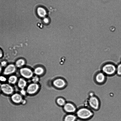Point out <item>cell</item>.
Here are the masks:
<instances>
[{
  "label": "cell",
  "instance_id": "obj_1",
  "mask_svg": "<svg viewBox=\"0 0 121 121\" xmlns=\"http://www.w3.org/2000/svg\"><path fill=\"white\" fill-rule=\"evenodd\" d=\"M76 113L78 118L83 120L89 119L93 115V112L91 110L86 107H82L78 109Z\"/></svg>",
  "mask_w": 121,
  "mask_h": 121
},
{
  "label": "cell",
  "instance_id": "obj_2",
  "mask_svg": "<svg viewBox=\"0 0 121 121\" xmlns=\"http://www.w3.org/2000/svg\"><path fill=\"white\" fill-rule=\"evenodd\" d=\"M0 88L1 92L6 95L10 96L14 93V90L13 85L8 83L0 84Z\"/></svg>",
  "mask_w": 121,
  "mask_h": 121
},
{
  "label": "cell",
  "instance_id": "obj_3",
  "mask_svg": "<svg viewBox=\"0 0 121 121\" xmlns=\"http://www.w3.org/2000/svg\"><path fill=\"white\" fill-rule=\"evenodd\" d=\"M89 108L97 110L100 106V102L98 98L93 95L90 97L87 101Z\"/></svg>",
  "mask_w": 121,
  "mask_h": 121
},
{
  "label": "cell",
  "instance_id": "obj_4",
  "mask_svg": "<svg viewBox=\"0 0 121 121\" xmlns=\"http://www.w3.org/2000/svg\"><path fill=\"white\" fill-rule=\"evenodd\" d=\"M116 70V69L115 66L110 64L105 65L102 68L103 73L107 75H112L115 73Z\"/></svg>",
  "mask_w": 121,
  "mask_h": 121
},
{
  "label": "cell",
  "instance_id": "obj_5",
  "mask_svg": "<svg viewBox=\"0 0 121 121\" xmlns=\"http://www.w3.org/2000/svg\"><path fill=\"white\" fill-rule=\"evenodd\" d=\"M19 73L24 78L29 79L31 78L33 75L32 71L30 69L24 67L20 69Z\"/></svg>",
  "mask_w": 121,
  "mask_h": 121
},
{
  "label": "cell",
  "instance_id": "obj_6",
  "mask_svg": "<svg viewBox=\"0 0 121 121\" xmlns=\"http://www.w3.org/2000/svg\"><path fill=\"white\" fill-rule=\"evenodd\" d=\"M10 99L13 103L16 104H21L23 99L22 96L19 93L17 92H14L11 95Z\"/></svg>",
  "mask_w": 121,
  "mask_h": 121
},
{
  "label": "cell",
  "instance_id": "obj_7",
  "mask_svg": "<svg viewBox=\"0 0 121 121\" xmlns=\"http://www.w3.org/2000/svg\"><path fill=\"white\" fill-rule=\"evenodd\" d=\"M16 66L13 64H9L4 69L3 72V74L5 75H11L15 72L16 70Z\"/></svg>",
  "mask_w": 121,
  "mask_h": 121
},
{
  "label": "cell",
  "instance_id": "obj_8",
  "mask_svg": "<svg viewBox=\"0 0 121 121\" xmlns=\"http://www.w3.org/2000/svg\"><path fill=\"white\" fill-rule=\"evenodd\" d=\"M39 88V86L36 83H33L30 84L27 86L26 91L29 94H32L35 93Z\"/></svg>",
  "mask_w": 121,
  "mask_h": 121
},
{
  "label": "cell",
  "instance_id": "obj_9",
  "mask_svg": "<svg viewBox=\"0 0 121 121\" xmlns=\"http://www.w3.org/2000/svg\"><path fill=\"white\" fill-rule=\"evenodd\" d=\"M103 73L99 72L95 77V80L96 82L99 84L103 83L105 81L106 76Z\"/></svg>",
  "mask_w": 121,
  "mask_h": 121
},
{
  "label": "cell",
  "instance_id": "obj_10",
  "mask_svg": "<svg viewBox=\"0 0 121 121\" xmlns=\"http://www.w3.org/2000/svg\"><path fill=\"white\" fill-rule=\"evenodd\" d=\"M64 108L66 112L69 113L75 112L77 110L75 106L73 104L69 103L64 105Z\"/></svg>",
  "mask_w": 121,
  "mask_h": 121
},
{
  "label": "cell",
  "instance_id": "obj_11",
  "mask_svg": "<svg viewBox=\"0 0 121 121\" xmlns=\"http://www.w3.org/2000/svg\"><path fill=\"white\" fill-rule=\"evenodd\" d=\"M17 86L20 89H24L27 85V82L24 78H18L17 83Z\"/></svg>",
  "mask_w": 121,
  "mask_h": 121
},
{
  "label": "cell",
  "instance_id": "obj_12",
  "mask_svg": "<svg viewBox=\"0 0 121 121\" xmlns=\"http://www.w3.org/2000/svg\"><path fill=\"white\" fill-rule=\"evenodd\" d=\"M18 79L16 76L11 75L7 78V82L8 83L13 85L17 83Z\"/></svg>",
  "mask_w": 121,
  "mask_h": 121
},
{
  "label": "cell",
  "instance_id": "obj_13",
  "mask_svg": "<svg viewBox=\"0 0 121 121\" xmlns=\"http://www.w3.org/2000/svg\"><path fill=\"white\" fill-rule=\"evenodd\" d=\"M54 85L58 88H62L63 87L65 84L64 81L63 79L59 78L55 80L53 82Z\"/></svg>",
  "mask_w": 121,
  "mask_h": 121
},
{
  "label": "cell",
  "instance_id": "obj_14",
  "mask_svg": "<svg viewBox=\"0 0 121 121\" xmlns=\"http://www.w3.org/2000/svg\"><path fill=\"white\" fill-rule=\"evenodd\" d=\"M77 118L76 115L70 114L67 115L65 117L64 121H76Z\"/></svg>",
  "mask_w": 121,
  "mask_h": 121
},
{
  "label": "cell",
  "instance_id": "obj_15",
  "mask_svg": "<svg viewBox=\"0 0 121 121\" xmlns=\"http://www.w3.org/2000/svg\"><path fill=\"white\" fill-rule=\"evenodd\" d=\"M25 64V60L22 59L18 60L16 62L15 66L17 67H20L23 66Z\"/></svg>",
  "mask_w": 121,
  "mask_h": 121
},
{
  "label": "cell",
  "instance_id": "obj_16",
  "mask_svg": "<svg viewBox=\"0 0 121 121\" xmlns=\"http://www.w3.org/2000/svg\"><path fill=\"white\" fill-rule=\"evenodd\" d=\"M44 69L41 67H38L36 68L34 71L35 73L38 75H40L43 73Z\"/></svg>",
  "mask_w": 121,
  "mask_h": 121
},
{
  "label": "cell",
  "instance_id": "obj_17",
  "mask_svg": "<svg viewBox=\"0 0 121 121\" xmlns=\"http://www.w3.org/2000/svg\"><path fill=\"white\" fill-rule=\"evenodd\" d=\"M57 102L60 105H63L65 104V102L64 100L61 98H59L57 100Z\"/></svg>",
  "mask_w": 121,
  "mask_h": 121
},
{
  "label": "cell",
  "instance_id": "obj_18",
  "mask_svg": "<svg viewBox=\"0 0 121 121\" xmlns=\"http://www.w3.org/2000/svg\"><path fill=\"white\" fill-rule=\"evenodd\" d=\"M7 78L4 75L0 76V82L2 83H5L7 81Z\"/></svg>",
  "mask_w": 121,
  "mask_h": 121
},
{
  "label": "cell",
  "instance_id": "obj_19",
  "mask_svg": "<svg viewBox=\"0 0 121 121\" xmlns=\"http://www.w3.org/2000/svg\"><path fill=\"white\" fill-rule=\"evenodd\" d=\"M117 74L119 75H121V64L119 65L116 69Z\"/></svg>",
  "mask_w": 121,
  "mask_h": 121
},
{
  "label": "cell",
  "instance_id": "obj_20",
  "mask_svg": "<svg viewBox=\"0 0 121 121\" xmlns=\"http://www.w3.org/2000/svg\"><path fill=\"white\" fill-rule=\"evenodd\" d=\"M32 80L34 83H36L38 82L39 80V78L37 76H35L32 78Z\"/></svg>",
  "mask_w": 121,
  "mask_h": 121
},
{
  "label": "cell",
  "instance_id": "obj_21",
  "mask_svg": "<svg viewBox=\"0 0 121 121\" xmlns=\"http://www.w3.org/2000/svg\"><path fill=\"white\" fill-rule=\"evenodd\" d=\"M26 91L23 89H20L19 93L22 96H24L26 95Z\"/></svg>",
  "mask_w": 121,
  "mask_h": 121
},
{
  "label": "cell",
  "instance_id": "obj_22",
  "mask_svg": "<svg viewBox=\"0 0 121 121\" xmlns=\"http://www.w3.org/2000/svg\"><path fill=\"white\" fill-rule=\"evenodd\" d=\"M39 10L38 11L39 12V14L40 15H42V13L43 14V15H44V13H45V11L43 9H42L40 8L39 9Z\"/></svg>",
  "mask_w": 121,
  "mask_h": 121
},
{
  "label": "cell",
  "instance_id": "obj_23",
  "mask_svg": "<svg viewBox=\"0 0 121 121\" xmlns=\"http://www.w3.org/2000/svg\"><path fill=\"white\" fill-rule=\"evenodd\" d=\"M7 62L6 61H2L0 63V65L1 66L4 67L7 65Z\"/></svg>",
  "mask_w": 121,
  "mask_h": 121
},
{
  "label": "cell",
  "instance_id": "obj_24",
  "mask_svg": "<svg viewBox=\"0 0 121 121\" xmlns=\"http://www.w3.org/2000/svg\"><path fill=\"white\" fill-rule=\"evenodd\" d=\"M26 103V100H25L23 99L22 101V102L21 104H25Z\"/></svg>",
  "mask_w": 121,
  "mask_h": 121
},
{
  "label": "cell",
  "instance_id": "obj_25",
  "mask_svg": "<svg viewBox=\"0 0 121 121\" xmlns=\"http://www.w3.org/2000/svg\"><path fill=\"white\" fill-rule=\"evenodd\" d=\"M3 56V53L2 51L0 49V58Z\"/></svg>",
  "mask_w": 121,
  "mask_h": 121
},
{
  "label": "cell",
  "instance_id": "obj_26",
  "mask_svg": "<svg viewBox=\"0 0 121 121\" xmlns=\"http://www.w3.org/2000/svg\"><path fill=\"white\" fill-rule=\"evenodd\" d=\"M44 21L45 23H47L48 22V20L47 19H44Z\"/></svg>",
  "mask_w": 121,
  "mask_h": 121
},
{
  "label": "cell",
  "instance_id": "obj_27",
  "mask_svg": "<svg viewBox=\"0 0 121 121\" xmlns=\"http://www.w3.org/2000/svg\"><path fill=\"white\" fill-rule=\"evenodd\" d=\"M2 70V68L1 66L0 65V73L1 72Z\"/></svg>",
  "mask_w": 121,
  "mask_h": 121
},
{
  "label": "cell",
  "instance_id": "obj_28",
  "mask_svg": "<svg viewBox=\"0 0 121 121\" xmlns=\"http://www.w3.org/2000/svg\"><path fill=\"white\" fill-rule=\"evenodd\" d=\"M1 90H0V94L1 93Z\"/></svg>",
  "mask_w": 121,
  "mask_h": 121
}]
</instances>
